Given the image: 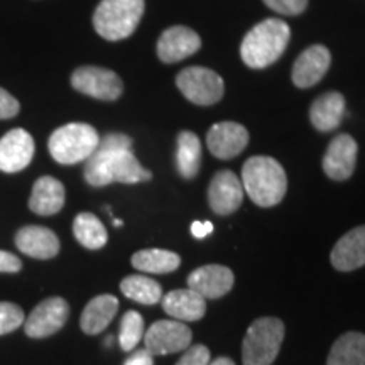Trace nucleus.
I'll use <instances>...</instances> for the list:
<instances>
[{"label":"nucleus","mask_w":365,"mask_h":365,"mask_svg":"<svg viewBox=\"0 0 365 365\" xmlns=\"http://www.w3.org/2000/svg\"><path fill=\"white\" fill-rule=\"evenodd\" d=\"M113 225H115V227H122V222L117 220V218H115V220H113Z\"/></svg>","instance_id":"4c0bfd02"},{"label":"nucleus","mask_w":365,"mask_h":365,"mask_svg":"<svg viewBox=\"0 0 365 365\" xmlns=\"http://www.w3.org/2000/svg\"><path fill=\"white\" fill-rule=\"evenodd\" d=\"M163 309L178 322H198L207 313V299L193 289H175L161 299Z\"/></svg>","instance_id":"412c9836"},{"label":"nucleus","mask_w":365,"mask_h":365,"mask_svg":"<svg viewBox=\"0 0 365 365\" xmlns=\"http://www.w3.org/2000/svg\"><path fill=\"white\" fill-rule=\"evenodd\" d=\"M118 312V299L113 294H100L86 304L80 318V327L86 335H98L112 323Z\"/></svg>","instance_id":"5701e85b"},{"label":"nucleus","mask_w":365,"mask_h":365,"mask_svg":"<svg viewBox=\"0 0 365 365\" xmlns=\"http://www.w3.org/2000/svg\"><path fill=\"white\" fill-rule=\"evenodd\" d=\"M202 48V39L186 26H173L158 41V56L164 63H178Z\"/></svg>","instance_id":"dca6fc26"},{"label":"nucleus","mask_w":365,"mask_h":365,"mask_svg":"<svg viewBox=\"0 0 365 365\" xmlns=\"http://www.w3.org/2000/svg\"><path fill=\"white\" fill-rule=\"evenodd\" d=\"M267 7L274 12H279L282 16H298L304 12L308 6V0H264Z\"/></svg>","instance_id":"2f4dec72"},{"label":"nucleus","mask_w":365,"mask_h":365,"mask_svg":"<svg viewBox=\"0 0 365 365\" xmlns=\"http://www.w3.org/2000/svg\"><path fill=\"white\" fill-rule=\"evenodd\" d=\"M213 232V223L212 222H193L191 223V234L196 239H205Z\"/></svg>","instance_id":"c9c22d12"},{"label":"nucleus","mask_w":365,"mask_h":365,"mask_svg":"<svg viewBox=\"0 0 365 365\" xmlns=\"http://www.w3.org/2000/svg\"><path fill=\"white\" fill-rule=\"evenodd\" d=\"M330 51L322 44H314L299 54L293 66V83L299 88L317 85L330 68Z\"/></svg>","instance_id":"a211bd4d"},{"label":"nucleus","mask_w":365,"mask_h":365,"mask_svg":"<svg viewBox=\"0 0 365 365\" xmlns=\"http://www.w3.org/2000/svg\"><path fill=\"white\" fill-rule=\"evenodd\" d=\"M26 317L21 307L14 303H0V336L16 331L17 328L24 325Z\"/></svg>","instance_id":"c756f323"},{"label":"nucleus","mask_w":365,"mask_h":365,"mask_svg":"<svg viewBox=\"0 0 365 365\" xmlns=\"http://www.w3.org/2000/svg\"><path fill=\"white\" fill-rule=\"evenodd\" d=\"M73 234H75V239L78 240V244L90 250L105 247L108 240L107 228L103 227V223L93 213L86 212L76 215L75 222H73Z\"/></svg>","instance_id":"bb28decb"},{"label":"nucleus","mask_w":365,"mask_h":365,"mask_svg":"<svg viewBox=\"0 0 365 365\" xmlns=\"http://www.w3.org/2000/svg\"><path fill=\"white\" fill-rule=\"evenodd\" d=\"M336 271L350 272L365 266V225L355 227L336 242L330 255Z\"/></svg>","instance_id":"6ab92c4d"},{"label":"nucleus","mask_w":365,"mask_h":365,"mask_svg":"<svg viewBox=\"0 0 365 365\" xmlns=\"http://www.w3.org/2000/svg\"><path fill=\"white\" fill-rule=\"evenodd\" d=\"M70 317V307L63 298H48L31 312L24 322V331L29 339H46L61 330Z\"/></svg>","instance_id":"9d476101"},{"label":"nucleus","mask_w":365,"mask_h":365,"mask_svg":"<svg viewBox=\"0 0 365 365\" xmlns=\"http://www.w3.org/2000/svg\"><path fill=\"white\" fill-rule=\"evenodd\" d=\"M120 291L125 298L135 301V303L145 304V307L156 304L163 299L161 284L148 276H140V274L127 276L125 279H122Z\"/></svg>","instance_id":"cd10ccee"},{"label":"nucleus","mask_w":365,"mask_h":365,"mask_svg":"<svg viewBox=\"0 0 365 365\" xmlns=\"http://www.w3.org/2000/svg\"><path fill=\"white\" fill-rule=\"evenodd\" d=\"M345 117V98L339 91H328L314 100L309 110L312 124L319 132H331Z\"/></svg>","instance_id":"4be33fe9"},{"label":"nucleus","mask_w":365,"mask_h":365,"mask_svg":"<svg viewBox=\"0 0 365 365\" xmlns=\"http://www.w3.org/2000/svg\"><path fill=\"white\" fill-rule=\"evenodd\" d=\"M208 365H235V362L228 357H218L217 360H213V362H210Z\"/></svg>","instance_id":"e433bc0d"},{"label":"nucleus","mask_w":365,"mask_h":365,"mask_svg":"<svg viewBox=\"0 0 365 365\" xmlns=\"http://www.w3.org/2000/svg\"><path fill=\"white\" fill-rule=\"evenodd\" d=\"M71 86L80 93L105 102L117 100L124 91L120 76L112 70L100 66L76 68L71 75Z\"/></svg>","instance_id":"1a4fd4ad"},{"label":"nucleus","mask_w":365,"mask_h":365,"mask_svg":"<svg viewBox=\"0 0 365 365\" xmlns=\"http://www.w3.org/2000/svg\"><path fill=\"white\" fill-rule=\"evenodd\" d=\"M144 0H102L93 14L95 31L107 41L127 39L139 26Z\"/></svg>","instance_id":"20e7f679"},{"label":"nucleus","mask_w":365,"mask_h":365,"mask_svg":"<svg viewBox=\"0 0 365 365\" xmlns=\"http://www.w3.org/2000/svg\"><path fill=\"white\" fill-rule=\"evenodd\" d=\"M144 318L139 313L130 309L120 319V330H118V344L124 352H132L139 341L144 339Z\"/></svg>","instance_id":"c85d7f7f"},{"label":"nucleus","mask_w":365,"mask_h":365,"mask_svg":"<svg viewBox=\"0 0 365 365\" xmlns=\"http://www.w3.org/2000/svg\"><path fill=\"white\" fill-rule=\"evenodd\" d=\"M124 365H154V355H150L145 349L135 350L127 357Z\"/></svg>","instance_id":"f704fd0d"},{"label":"nucleus","mask_w":365,"mask_h":365,"mask_svg":"<svg viewBox=\"0 0 365 365\" xmlns=\"http://www.w3.org/2000/svg\"><path fill=\"white\" fill-rule=\"evenodd\" d=\"M21 110V105L7 90L0 88V120L16 117Z\"/></svg>","instance_id":"473e14b6"},{"label":"nucleus","mask_w":365,"mask_h":365,"mask_svg":"<svg viewBox=\"0 0 365 365\" xmlns=\"http://www.w3.org/2000/svg\"><path fill=\"white\" fill-rule=\"evenodd\" d=\"M132 266L148 274H170L181 266V257L171 250L144 249L132 255Z\"/></svg>","instance_id":"a878e982"},{"label":"nucleus","mask_w":365,"mask_h":365,"mask_svg":"<svg viewBox=\"0 0 365 365\" xmlns=\"http://www.w3.org/2000/svg\"><path fill=\"white\" fill-rule=\"evenodd\" d=\"M65 186L53 176H41L34 182L29 198V208L36 215L51 217L65 207Z\"/></svg>","instance_id":"aec40b11"},{"label":"nucleus","mask_w":365,"mask_h":365,"mask_svg":"<svg viewBox=\"0 0 365 365\" xmlns=\"http://www.w3.org/2000/svg\"><path fill=\"white\" fill-rule=\"evenodd\" d=\"M130 148L132 139L129 135H105L93 156L85 164V181L93 188H102L112 182L135 185L149 181L153 173L140 166Z\"/></svg>","instance_id":"f257e3e1"},{"label":"nucleus","mask_w":365,"mask_h":365,"mask_svg":"<svg viewBox=\"0 0 365 365\" xmlns=\"http://www.w3.org/2000/svg\"><path fill=\"white\" fill-rule=\"evenodd\" d=\"M244 202V186L235 173L223 170L213 176L208 186L210 208L217 215H232Z\"/></svg>","instance_id":"9b49d317"},{"label":"nucleus","mask_w":365,"mask_h":365,"mask_svg":"<svg viewBox=\"0 0 365 365\" xmlns=\"http://www.w3.org/2000/svg\"><path fill=\"white\" fill-rule=\"evenodd\" d=\"M98 144L100 137L95 127L73 122L53 132L48 149L51 158L59 164H78L88 161Z\"/></svg>","instance_id":"423d86ee"},{"label":"nucleus","mask_w":365,"mask_h":365,"mask_svg":"<svg viewBox=\"0 0 365 365\" xmlns=\"http://www.w3.org/2000/svg\"><path fill=\"white\" fill-rule=\"evenodd\" d=\"M359 145L349 134H340L328 144L323 156V171L330 180L345 181L354 175Z\"/></svg>","instance_id":"f8f14e48"},{"label":"nucleus","mask_w":365,"mask_h":365,"mask_svg":"<svg viewBox=\"0 0 365 365\" xmlns=\"http://www.w3.org/2000/svg\"><path fill=\"white\" fill-rule=\"evenodd\" d=\"M327 365H365V335L349 331L333 344Z\"/></svg>","instance_id":"b1692460"},{"label":"nucleus","mask_w":365,"mask_h":365,"mask_svg":"<svg viewBox=\"0 0 365 365\" xmlns=\"http://www.w3.org/2000/svg\"><path fill=\"white\" fill-rule=\"evenodd\" d=\"M249 132L237 122H220L207 134V145L210 153L218 159H232L247 148Z\"/></svg>","instance_id":"2eb2a0df"},{"label":"nucleus","mask_w":365,"mask_h":365,"mask_svg":"<svg viewBox=\"0 0 365 365\" xmlns=\"http://www.w3.org/2000/svg\"><path fill=\"white\" fill-rule=\"evenodd\" d=\"M210 364V350L202 344L188 346L185 354L181 355L176 365H208Z\"/></svg>","instance_id":"7c9ffc66"},{"label":"nucleus","mask_w":365,"mask_h":365,"mask_svg":"<svg viewBox=\"0 0 365 365\" xmlns=\"http://www.w3.org/2000/svg\"><path fill=\"white\" fill-rule=\"evenodd\" d=\"M143 340L150 355H170L185 352L191 345L193 333L188 325L178 319H159L149 327Z\"/></svg>","instance_id":"6e6552de"},{"label":"nucleus","mask_w":365,"mask_h":365,"mask_svg":"<svg viewBox=\"0 0 365 365\" xmlns=\"http://www.w3.org/2000/svg\"><path fill=\"white\" fill-rule=\"evenodd\" d=\"M34 139L24 129L9 130L0 139V171L19 173L29 166L34 158Z\"/></svg>","instance_id":"ddd939ff"},{"label":"nucleus","mask_w":365,"mask_h":365,"mask_svg":"<svg viewBox=\"0 0 365 365\" xmlns=\"http://www.w3.org/2000/svg\"><path fill=\"white\" fill-rule=\"evenodd\" d=\"M16 245L27 257L41 259V261H48L59 254L58 235L51 228L41 225L22 227L16 234Z\"/></svg>","instance_id":"f3484780"},{"label":"nucleus","mask_w":365,"mask_h":365,"mask_svg":"<svg viewBox=\"0 0 365 365\" xmlns=\"http://www.w3.org/2000/svg\"><path fill=\"white\" fill-rule=\"evenodd\" d=\"M242 186L257 207H276L286 195L287 176L276 159L254 156L242 168Z\"/></svg>","instance_id":"f03ea898"},{"label":"nucleus","mask_w":365,"mask_h":365,"mask_svg":"<svg viewBox=\"0 0 365 365\" xmlns=\"http://www.w3.org/2000/svg\"><path fill=\"white\" fill-rule=\"evenodd\" d=\"M284 333V323L279 318L264 317L255 319L242 341V364L272 365L279 355Z\"/></svg>","instance_id":"39448f33"},{"label":"nucleus","mask_w":365,"mask_h":365,"mask_svg":"<svg viewBox=\"0 0 365 365\" xmlns=\"http://www.w3.org/2000/svg\"><path fill=\"white\" fill-rule=\"evenodd\" d=\"M176 85L190 102L203 107L220 102L225 91L222 76L203 66L185 68L176 76Z\"/></svg>","instance_id":"0eeeda50"},{"label":"nucleus","mask_w":365,"mask_h":365,"mask_svg":"<svg viewBox=\"0 0 365 365\" xmlns=\"http://www.w3.org/2000/svg\"><path fill=\"white\" fill-rule=\"evenodd\" d=\"M289 26L284 21L267 19L254 26L242 41L240 56L249 68L261 70L277 61L289 43Z\"/></svg>","instance_id":"7ed1b4c3"},{"label":"nucleus","mask_w":365,"mask_h":365,"mask_svg":"<svg viewBox=\"0 0 365 365\" xmlns=\"http://www.w3.org/2000/svg\"><path fill=\"white\" fill-rule=\"evenodd\" d=\"M235 276L230 269L218 264L195 269L188 276V287L205 299H218L234 287Z\"/></svg>","instance_id":"4468645a"},{"label":"nucleus","mask_w":365,"mask_h":365,"mask_svg":"<svg viewBox=\"0 0 365 365\" xmlns=\"http://www.w3.org/2000/svg\"><path fill=\"white\" fill-rule=\"evenodd\" d=\"M22 269V262L19 257L11 252H6V250H0V272H9L16 274Z\"/></svg>","instance_id":"72a5a7b5"},{"label":"nucleus","mask_w":365,"mask_h":365,"mask_svg":"<svg viewBox=\"0 0 365 365\" xmlns=\"http://www.w3.org/2000/svg\"><path fill=\"white\" fill-rule=\"evenodd\" d=\"M202 166V143L193 132H180L176 149V168L185 180H193Z\"/></svg>","instance_id":"393cba45"}]
</instances>
